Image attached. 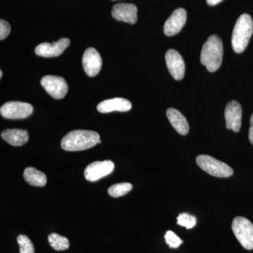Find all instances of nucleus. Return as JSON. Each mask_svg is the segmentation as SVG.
Listing matches in <instances>:
<instances>
[{
    "label": "nucleus",
    "mask_w": 253,
    "mask_h": 253,
    "mask_svg": "<svg viewBox=\"0 0 253 253\" xmlns=\"http://www.w3.org/2000/svg\"><path fill=\"white\" fill-rule=\"evenodd\" d=\"M221 1L223 0H206L208 4L210 6H214V5H217L220 3Z\"/></svg>",
    "instance_id": "obj_26"
},
{
    "label": "nucleus",
    "mask_w": 253,
    "mask_h": 253,
    "mask_svg": "<svg viewBox=\"0 0 253 253\" xmlns=\"http://www.w3.org/2000/svg\"><path fill=\"white\" fill-rule=\"evenodd\" d=\"M71 41L68 38H62L56 42L41 43L36 48V54L39 56H42L45 58L56 57L63 54L70 45Z\"/></svg>",
    "instance_id": "obj_10"
},
{
    "label": "nucleus",
    "mask_w": 253,
    "mask_h": 253,
    "mask_svg": "<svg viewBox=\"0 0 253 253\" xmlns=\"http://www.w3.org/2000/svg\"><path fill=\"white\" fill-rule=\"evenodd\" d=\"M1 138L13 146H21L28 142L29 134L24 129H8L3 131Z\"/></svg>",
    "instance_id": "obj_16"
},
{
    "label": "nucleus",
    "mask_w": 253,
    "mask_h": 253,
    "mask_svg": "<svg viewBox=\"0 0 253 253\" xmlns=\"http://www.w3.org/2000/svg\"><path fill=\"white\" fill-rule=\"evenodd\" d=\"M33 107L28 103L10 101L0 109L1 116L6 119H24L33 113Z\"/></svg>",
    "instance_id": "obj_6"
},
{
    "label": "nucleus",
    "mask_w": 253,
    "mask_h": 253,
    "mask_svg": "<svg viewBox=\"0 0 253 253\" xmlns=\"http://www.w3.org/2000/svg\"><path fill=\"white\" fill-rule=\"evenodd\" d=\"M111 14L117 21L134 24L137 21V7L134 4L120 3L113 6Z\"/></svg>",
    "instance_id": "obj_14"
},
{
    "label": "nucleus",
    "mask_w": 253,
    "mask_h": 253,
    "mask_svg": "<svg viewBox=\"0 0 253 253\" xmlns=\"http://www.w3.org/2000/svg\"><path fill=\"white\" fill-rule=\"evenodd\" d=\"M99 134L96 131L78 129L65 135L61 146L66 151H84L99 144Z\"/></svg>",
    "instance_id": "obj_1"
},
{
    "label": "nucleus",
    "mask_w": 253,
    "mask_h": 253,
    "mask_svg": "<svg viewBox=\"0 0 253 253\" xmlns=\"http://www.w3.org/2000/svg\"><path fill=\"white\" fill-rule=\"evenodd\" d=\"M48 241H49L51 248L56 251H65V250H67L70 246L69 241L67 238L60 236L57 234H54V233L49 234L48 236Z\"/></svg>",
    "instance_id": "obj_19"
},
{
    "label": "nucleus",
    "mask_w": 253,
    "mask_h": 253,
    "mask_svg": "<svg viewBox=\"0 0 253 253\" xmlns=\"http://www.w3.org/2000/svg\"><path fill=\"white\" fill-rule=\"evenodd\" d=\"M112 1H116V0H112Z\"/></svg>",
    "instance_id": "obj_28"
},
{
    "label": "nucleus",
    "mask_w": 253,
    "mask_h": 253,
    "mask_svg": "<svg viewBox=\"0 0 253 253\" xmlns=\"http://www.w3.org/2000/svg\"><path fill=\"white\" fill-rule=\"evenodd\" d=\"M250 129H249V139L251 144H253V113L251 117V121H250Z\"/></svg>",
    "instance_id": "obj_25"
},
{
    "label": "nucleus",
    "mask_w": 253,
    "mask_h": 253,
    "mask_svg": "<svg viewBox=\"0 0 253 253\" xmlns=\"http://www.w3.org/2000/svg\"><path fill=\"white\" fill-rule=\"evenodd\" d=\"M196 163L205 172L217 177H229L234 173L232 168L226 163L208 155H200L196 158Z\"/></svg>",
    "instance_id": "obj_4"
},
{
    "label": "nucleus",
    "mask_w": 253,
    "mask_h": 253,
    "mask_svg": "<svg viewBox=\"0 0 253 253\" xmlns=\"http://www.w3.org/2000/svg\"><path fill=\"white\" fill-rule=\"evenodd\" d=\"M131 109L130 101L123 98L105 100L98 104L97 110L100 113H108L113 111L126 112Z\"/></svg>",
    "instance_id": "obj_15"
},
{
    "label": "nucleus",
    "mask_w": 253,
    "mask_h": 253,
    "mask_svg": "<svg viewBox=\"0 0 253 253\" xmlns=\"http://www.w3.org/2000/svg\"><path fill=\"white\" fill-rule=\"evenodd\" d=\"M168 120L173 127L181 135H186L189 131V126L186 118L176 109H168L166 112Z\"/></svg>",
    "instance_id": "obj_17"
},
{
    "label": "nucleus",
    "mask_w": 253,
    "mask_h": 253,
    "mask_svg": "<svg viewBox=\"0 0 253 253\" xmlns=\"http://www.w3.org/2000/svg\"><path fill=\"white\" fill-rule=\"evenodd\" d=\"M132 189L130 183H121L111 186L108 190V193L111 197L118 198L124 196Z\"/></svg>",
    "instance_id": "obj_20"
},
{
    "label": "nucleus",
    "mask_w": 253,
    "mask_h": 253,
    "mask_svg": "<svg viewBox=\"0 0 253 253\" xmlns=\"http://www.w3.org/2000/svg\"><path fill=\"white\" fill-rule=\"evenodd\" d=\"M17 242L19 245L20 253H35L34 246L27 236H18Z\"/></svg>",
    "instance_id": "obj_21"
},
{
    "label": "nucleus",
    "mask_w": 253,
    "mask_h": 253,
    "mask_svg": "<svg viewBox=\"0 0 253 253\" xmlns=\"http://www.w3.org/2000/svg\"><path fill=\"white\" fill-rule=\"evenodd\" d=\"M166 64L171 76L176 81H181L185 74V63L178 51L170 49L166 54Z\"/></svg>",
    "instance_id": "obj_9"
},
{
    "label": "nucleus",
    "mask_w": 253,
    "mask_h": 253,
    "mask_svg": "<svg viewBox=\"0 0 253 253\" xmlns=\"http://www.w3.org/2000/svg\"><path fill=\"white\" fill-rule=\"evenodd\" d=\"M2 75H3L2 71H0V78H2Z\"/></svg>",
    "instance_id": "obj_27"
},
{
    "label": "nucleus",
    "mask_w": 253,
    "mask_h": 253,
    "mask_svg": "<svg viewBox=\"0 0 253 253\" xmlns=\"http://www.w3.org/2000/svg\"><path fill=\"white\" fill-rule=\"evenodd\" d=\"M232 230L244 249H253V224L251 221L243 217H236L233 220Z\"/></svg>",
    "instance_id": "obj_5"
},
{
    "label": "nucleus",
    "mask_w": 253,
    "mask_h": 253,
    "mask_svg": "<svg viewBox=\"0 0 253 253\" xmlns=\"http://www.w3.org/2000/svg\"><path fill=\"white\" fill-rule=\"evenodd\" d=\"M224 116L226 120V126L227 129H232L235 132H239L241 126L242 109L239 102L231 101L226 105Z\"/></svg>",
    "instance_id": "obj_13"
},
{
    "label": "nucleus",
    "mask_w": 253,
    "mask_h": 253,
    "mask_svg": "<svg viewBox=\"0 0 253 253\" xmlns=\"http://www.w3.org/2000/svg\"><path fill=\"white\" fill-rule=\"evenodd\" d=\"M11 32V26L9 23L6 22L4 20L1 19L0 21V41L6 39Z\"/></svg>",
    "instance_id": "obj_24"
},
{
    "label": "nucleus",
    "mask_w": 253,
    "mask_h": 253,
    "mask_svg": "<svg viewBox=\"0 0 253 253\" xmlns=\"http://www.w3.org/2000/svg\"><path fill=\"white\" fill-rule=\"evenodd\" d=\"M114 168L112 161H96L89 164L84 169V177L87 181H96L111 174Z\"/></svg>",
    "instance_id": "obj_8"
},
{
    "label": "nucleus",
    "mask_w": 253,
    "mask_h": 253,
    "mask_svg": "<svg viewBox=\"0 0 253 253\" xmlns=\"http://www.w3.org/2000/svg\"><path fill=\"white\" fill-rule=\"evenodd\" d=\"M253 21L250 15L244 14L240 16L233 30L231 44L236 53H241L246 49L252 36Z\"/></svg>",
    "instance_id": "obj_3"
},
{
    "label": "nucleus",
    "mask_w": 253,
    "mask_h": 253,
    "mask_svg": "<svg viewBox=\"0 0 253 253\" xmlns=\"http://www.w3.org/2000/svg\"><path fill=\"white\" fill-rule=\"evenodd\" d=\"M177 224L187 229H192L196 225V218L187 213H182L178 216Z\"/></svg>",
    "instance_id": "obj_22"
},
{
    "label": "nucleus",
    "mask_w": 253,
    "mask_h": 253,
    "mask_svg": "<svg viewBox=\"0 0 253 253\" xmlns=\"http://www.w3.org/2000/svg\"><path fill=\"white\" fill-rule=\"evenodd\" d=\"M223 52V44L220 38L213 35L208 38L203 46L201 53V62L206 66L208 71L214 72L221 66Z\"/></svg>",
    "instance_id": "obj_2"
},
{
    "label": "nucleus",
    "mask_w": 253,
    "mask_h": 253,
    "mask_svg": "<svg viewBox=\"0 0 253 253\" xmlns=\"http://www.w3.org/2000/svg\"><path fill=\"white\" fill-rule=\"evenodd\" d=\"M25 180L31 186H45L46 184V176L44 173L34 168H27L23 173Z\"/></svg>",
    "instance_id": "obj_18"
},
{
    "label": "nucleus",
    "mask_w": 253,
    "mask_h": 253,
    "mask_svg": "<svg viewBox=\"0 0 253 253\" xmlns=\"http://www.w3.org/2000/svg\"><path fill=\"white\" fill-rule=\"evenodd\" d=\"M41 85L55 99H61L66 96L68 86L63 78L58 76H46L42 78Z\"/></svg>",
    "instance_id": "obj_7"
},
{
    "label": "nucleus",
    "mask_w": 253,
    "mask_h": 253,
    "mask_svg": "<svg viewBox=\"0 0 253 253\" xmlns=\"http://www.w3.org/2000/svg\"><path fill=\"white\" fill-rule=\"evenodd\" d=\"M83 66L84 72L89 77L99 74L102 66V59L99 53L94 48H88L83 57Z\"/></svg>",
    "instance_id": "obj_11"
},
{
    "label": "nucleus",
    "mask_w": 253,
    "mask_h": 253,
    "mask_svg": "<svg viewBox=\"0 0 253 253\" xmlns=\"http://www.w3.org/2000/svg\"><path fill=\"white\" fill-rule=\"evenodd\" d=\"M186 21V11L182 8H179L173 11L164 25L165 34L167 36H173L181 31Z\"/></svg>",
    "instance_id": "obj_12"
},
{
    "label": "nucleus",
    "mask_w": 253,
    "mask_h": 253,
    "mask_svg": "<svg viewBox=\"0 0 253 253\" xmlns=\"http://www.w3.org/2000/svg\"><path fill=\"white\" fill-rule=\"evenodd\" d=\"M165 239H166V244L171 249H177L183 243L180 238L178 237L172 231H168L166 232V235H165Z\"/></svg>",
    "instance_id": "obj_23"
}]
</instances>
